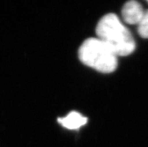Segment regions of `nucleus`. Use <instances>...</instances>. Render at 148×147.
Instances as JSON below:
<instances>
[{
    "mask_svg": "<svg viewBox=\"0 0 148 147\" xmlns=\"http://www.w3.org/2000/svg\"><path fill=\"white\" fill-rule=\"evenodd\" d=\"M96 35L116 56H128L135 49L133 36L114 14L101 17L96 26Z\"/></svg>",
    "mask_w": 148,
    "mask_h": 147,
    "instance_id": "1",
    "label": "nucleus"
},
{
    "mask_svg": "<svg viewBox=\"0 0 148 147\" xmlns=\"http://www.w3.org/2000/svg\"><path fill=\"white\" fill-rule=\"evenodd\" d=\"M87 118L76 111H72L63 118H59L58 122L66 129L76 130L87 122Z\"/></svg>",
    "mask_w": 148,
    "mask_h": 147,
    "instance_id": "4",
    "label": "nucleus"
},
{
    "mask_svg": "<svg viewBox=\"0 0 148 147\" xmlns=\"http://www.w3.org/2000/svg\"><path fill=\"white\" fill-rule=\"evenodd\" d=\"M145 11L142 6L136 1H130L124 5L122 9L123 21L128 24H138L144 16Z\"/></svg>",
    "mask_w": 148,
    "mask_h": 147,
    "instance_id": "3",
    "label": "nucleus"
},
{
    "mask_svg": "<svg viewBox=\"0 0 148 147\" xmlns=\"http://www.w3.org/2000/svg\"><path fill=\"white\" fill-rule=\"evenodd\" d=\"M138 31L141 37L148 38V10L145 11L144 16L138 24Z\"/></svg>",
    "mask_w": 148,
    "mask_h": 147,
    "instance_id": "5",
    "label": "nucleus"
},
{
    "mask_svg": "<svg viewBox=\"0 0 148 147\" xmlns=\"http://www.w3.org/2000/svg\"><path fill=\"white\" fill-rule=\"evenodd\" d=\"M82 63L102 73H111L117 67V56L98 38H88L78 50Z\"/></svg>",
    "mask_w": 148,
    "mask_h": 147,
    "instance_id": "2",
    "label": "nucleus"
}]
</instances>
